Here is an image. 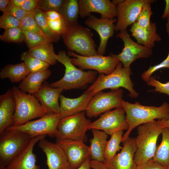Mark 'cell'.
I'll use <instances>...</instances> for the list:
<instances>
[{
    "label": "cell",
    "mask_w": 169,
    "mask_h": 169,
    "mask_svg": "<svg viewBox=\"0 0 169 169\" xmlns=\"http://www.w3.org/2000/svg\"><path fill=\"white\" fill-rule=\"evenodd\" d=\"M30 13L31 12H26L21 8L13 5L10 1L8 5L3 13V14L14 17L20 20Z\"/></svg>",
    "instance_id": "b9f144b4"
},
{
    "label": "cell",
    "mask_w": 169,
    "mask_h": 169,
    "mask_svg": "<svg viewBox=\"0 0 169 169\" xmlns=\"http://www.w3.org/2000/svg\"><path fill=\"white\" fill-rule=\"evenodd\" d=\"M156 28L155 23L151 22L150 28L146 29L140 27L135 22L132 25L130 30L138 44L152 49L155 42H160L161 40L160 36L156 32Z\"/></svg>",
    "instance_id": "cb8c5ba5"
},
{
    "label": "cell",
    "mask_w": 169,
    "mask_h": 169,
    "mask_svg": "<svg viewBox=\"0 0 169 169\" xmlns=\"http://www.w3.org/2000/svg\"><path fill=\"white\" fill-rule=\"evenodd\" d=\"M154 2V0H149L144 5L136 22L140 27L146 29L150 28V17L152 14L151 4Z\"/></svg>",
    "instance_id": "d590c367"
},
{
    "label": "cell",
    "mask_w": 169,
    "mask_h": 169,
    "mask_svg": "<svg viewBox=\"0 0 169 169\" xmlns=\"http://www.w3.org/2000/svg\"><path fill=\"white\" fill-rule=\"evenodd\" d=\"M0 38L1 41L8 43H21L24 41L23 31L19 27L5 30L0 35Z\"/></svg>",
    "instance_id": "8d00e7d4"
},
{
    "label": "cell",
    "mask_w": 169,
    "mask_h": 169,
    "mask_svg": "<svg viewBox=\"0 0 169 169\" xmlns=\"http://www.w3.org/2000/svg\"><path fill=\"white\" fill-rule=\"evenodd\" d=\"M30 71L25 63L15 64H8L1 69V79L8 78L11 82H18L23 80L29 73Z\"/></svg>",
    "instance_id": "4316f807"
},
{
    "label": "cell",
    "mask_w": 169,
    "mask_h": 169,
    "mask_svg": "<svg viewBox=\"0 0 169 169\" xmlns=\"http://www.w3.org/2000/svg\"><path fill=\"white\" fill-rule=\"evenodd\" d=\"M122 107L126 115L129 128L123 136V142L129 137L131 131L140 125L153 120H167L169 119V105L166 102L160 106H146L138 102L130 103L122 100Z\"/></svg>",
    "instance_id": "6da1fadb"
},
{
    "label": "cell",
    "mask_w": 169,
    "mask_h": 169,
    "mask_svg": "<svg viewBox=\"0 0 169 169\" xmlns=\"http://www.w3.org/2000/svg\"><path fill=\"white\" fill-rule=\"evenodd\" d=\"M56 58L57 60L65 66V74L61 79L51 83L50 87L63 90L80 89L96 79L97 72L85 71L77 68L71 63L65 51H59Z\"/></svg>",
    "instance_id": "3957f363"
},
{
    "label": "cell",
    "mask_w": 169,
    "mask_h": 169,
    "mask_svg": "<svg viewBox=\"0 0 169 169\" xmlns=\"http://www.w3.org/2000/svg\"><path fill=\"white\" fill-rule=\"evenodd\" d=\"M85 111L61 119L55 136L56 140H83L91 123L86 116Z\"/></svg>",
    "instance_id": "ba28073f"
},
{
    "label": "cell",
    "mask_w": 169,
    "mask_h": 169,
    "mask_svg": "<svg viewBox=\"0 0 169 169\" xmlns=\"http://www.w3.org/2000/svg\"><path fill=\"white\" fill-rule=\"evenodd\" d=\"M167 22L166 24V32L169 37V15L166 18Z\"/></svg>",
    "instance_id": "db71d44e"
},
{
    "label": "cell",
    "mask_w": 169,
    "mask_h": 169,
    "mask_svg": "<svg viewBox=\"0 0 169 169\" xmlns=\"http://www.w3.org/2000/svg\"><path fill=\"white\" fill-rule=\"evenodd\" d=\"M45 13L47 18L52 20L59 19L63 17L59 13L56 11H49Z\"/></svg>",
    "instance_id": "bcb514c9"
},
{
    "label": "cell",
    "mask_w": 169,
    "mask_h": 169,
    "mask_svg": "<svg viewBox=\"0 0 169 169\" xmlns=\"http://www.w3.org/2000/svg\"><path fill=\"white\" fill-rule=\"evenodd\" d=\"M123 91L120 88L109 92L100 91L92 98L85 111L89 118L95 117L114 108L122 107Z\"/></svg>",
    "instance_id": "8fae6325"
},
{
    "label": "cell",
    "mask_w": 169,
    "mask_h": 169,
    "mask_svg": "<svg viewBox=\"0 0 169 169\" xmlns=\"http://www.w3.org/2000/svg\"><path fill=\"white\" fill-rule=\"evenodd\" d=\"M93 137L90 141V157L92 160L105 162V152L108 135L103 131L91 129Z\"/></svg>",
    "instance_id": "d4e9b609"
},
{
    "label": "cell",
    "mask_w": 169,
    "mask_h": 169,
    "mask_svg": "<svg viewBox=\"0 0 169 169\" xmlns=\"http://www.w3.org/2000/svg\"><path fill=\"white\" fill-rule=\"evenodd\" d=\"M116 37L123 41L124 47L118 55H113L127 68H130L131 64L139 58H146L150 57L153 52L152 49L149 48L134 41L127 30L120 32Z\"/></svg>",
    "instance_id": "4fadbf2b"
},
{
    "label": "cell",
    "mask_w": 169,
    "mask_h": 169,
    "mask_svg": "<svg viewBox=\"0 0 169 169\" xmlns=\"http://www.w3.org/2000/svg\"><path fill=\"white\" fill-rule=\"evenodd\" d=\"M46 136H39L32 138L27 147L5 167V169H40L36 164L37 157L33 149L35 144Z\"/></svg>",
    "instance_id": "ffe728a7"
},
{
    "label": "cell",
    "mask_w": 169,
    "mask_h": 169,
    "mask_svg": "<svg viewBox=\"0 0 169 169\" xmlns=\"http://www.w3.org/2000/svg\"><path fill=\"white\" fill-rule=\"evenodd\" d=\"M38 142L39 147L46 156L48 169H72L63 150L56 142H50L45 138Z\"/></svg>",
    "instance_id": "2e32d148"
},
{
    "label": "cell",
    "mask_w": 169,
    "mask_h": 169,
    "mask_svg": "<svg viewBox=\"0 0 169 169\" xmlns=\"http://www.w3.org/2000/svg\"><path fill=\"white\" fill-rule=\"evenodd\" d=\"M149 0H124L116 6V23L114 31L121 32L126 30L135 23L144 5Z\"/></svg>",
    "instance_id": "5bb4252c"
},
{
    "label": "cell",
    "mask_w": 169,
    "mask_h": 169,
    "mask_svg": "<svg viewBox=\"0 0 169 169\" xmlns=\"http://www.w3.org/2000/svg\"><path fill=\"white\" fill-rule=\"evenodd\" d=\"M63 90L50 86H43L33 95L37 99L47 114H59V100Z\"/></svg>",
    "instance_id": "603a6c76"
},
{
    "label": "cell",
    "mask_w": 169,
    "mask_h": 169,
    "mask_svg": "<svg viewBox=\"0 0 169 169\" xmlns=\"http://www.w3.org/2000/svg\"><path fill=\"white\" fill-rule=\"evenodd\" d=\"M32 138L19 131L6 129L0 134V166L6 167L28 146Z\"/></svg>",
    "instance_id": "52a82bcc"
},
{
    "label": "cell",
    "mask_w": 169,
    "mask_h": 169,
    "mask_svg": "<svg viewBox=\"0 0 169 169\" xmlns=\"http://www.w3.org/2000/svg\"><path fill=\"white\" fill-rule=\"evenodd\" d=\"M167 169H169V166H168Z\"/></svg>",
    "instance_id": "6f0895ef"
},
{
    "label": "cell",
    "mask_w": 169,
    "mask_h": 169,
    "mask_svg": "<svg viewBox=\"0 0 169 169\" xmlns=\"http://www.w3.org/2000/svg\"><path fill=\"white\" fill-rule=\"evenodd\" d=\"M116 21L117 19L115 18H99L91 15L85 21V24L96 31L100 36V42L97 50L98 55H103L105 53L108 41L113 36L115 31L114 23Z\"/></svg>",
    "instance_id": "ac0fdd59"
},
{
    "label": "cell",
    "mask_w": 169,
    "mask_h": 169,
    "mask_svg": "<svg viewBox=\"0 0 169 169\" xmlns=\"http://www.w3.org/2000/svg\"><path fill=\"white\" fill-rule=\"evenodd\" d=\"M147 84L155 88L154 90L161 93H164L169 96V81L162 83L157 80L153 77H151L146 82Z\"/></svg>",
    "instance_id": "7bdbcfd3"
},
{
    "label": "cell",
    "mask_w": 169,
    "mask_h": 169,
    "mask_svg": "<svg viewBox=\"0 0 169 169\" xmlns=\"http://www.w3.org/2000/svg\"><path fill=\"white\" fill-rule=\"evenodd\" d=\"M132 74L130 68L122 66V64L120 62L110 74H100L92 84L85 91L94 96L104 89L113 90L123 87L129 91L130 97L136 98L138 95L133 88L134 85L130 77Z\"/></svg>",
    "instance_id": "277c9868"
},
{
    "label": "cell",
    "mask_w": 169,
    "mask_h": 169,
    "mask_svg": "<svg viewBox=\"0 0 169 169\" xmlns=\"http://www.w3.org/2000/svg\"><path fill=\"white\" fill-rule=\"evenodd\" d=\"M123 131H116L111 136L110 140L107 141L105 152V162L108 161L114 157L117 152L122 149V147L120 146L123 137Z\"/></svg>",
    "instance_id": "4dcf8cb0"
},
{
    "label": "cell",
    "mask_w": 169,
    "mask_h": 169,
    "mask_svg": "<svg viewBox=\"0 0 169 169\" xmlns=\"http://www.w3.org/2000/svg\"><path fill=\"white\" fill-rule=\"evenodd\" d=\"M90 165L93 169H109L104 163L96 160H91Z\"/></svg>",
    "instance_id": "7dc6e473"
},
{
    "label": "cell",
    "mask_w": 169,
    "mask_h": 169,
    "mask_svg": "<svg viewBox=\"0 0 169 169\" xmlns=\"http://www.w3.org/2000/svg\"><path fill=\"white\" fill-rule=\"evenodd\" d=\"M0 169H6L5 167H0Z\"/></svg>",
    "instance_id": "9f6ffc18"
},
{
    "label": "cell",
    "mask_w": 169,
    "mask_h": 169,
    "mask_svg": "<svg viewBox=\"0 0 169 169\" xmlns=\"http://www.w3.org/2000/svg\"><path fill=\"white\" fill-rule=\"evenodd\" d=\"M83 140H57L56 143L64 151L72 169L80 166L90 157L89 146Z\"/></svg>",
    "instance_id": "9a60e30c"
},
{
    "label": "cell",
    "mask_w": 169,
    "mask_h": 169,
    "mask_svg": "<svg viewBox=\"0 0 169 169\" xmlns=\"http://www.w3.org/2000/svg\"><path fill=\"white\" fill-rule=\"evenodd\" d=\"M163 127L169 128V119L167 120H158Z\"/></svg>",
    "instance_id": "f5cc1de1"
},
{
    "label": "cell",
    "mask_w": 169,
    "mask_h": 169,
    "mask_svg": "<svg viewBox=\"0 0 169 169\" xmlns=\"http://www.w3.org/2000/svg\"><path fill=\"white\" fill-rule=\"evenodd\" d=\"M49 27L56 35L62 36L70 26L66 20L63 17L59 19L52 20L46 18Z\"/></svg>",
    "instance_id": "74e56055"
},
{
    "label": "cell",
    "mask_w": 169,
    "mask_h": 169,
    "mask_svg": "<svg viewBox=\"0 0 169 169\" xmlns=\"http://www.w3.org/2000/svg\"><path fill=\"white\" fill-rule=\"evenodd\" d=\"M16 101L12 89L0 96V134L13 125Z\"/></svg>",
    "instance_id": "7402d4cb"
},
{
    "label": "cell",
    "mask_w": 169,
    "mask_h": 169,
    "mask_svg": "<svg viewBox=\"0 0 169 169\" xmlns=\"http://www.w3.org/2000/svg\"><path fill=\"white\" fill-rule=\"evenodd\" d=\"M166 5L164 12L162 15V18L164 19L166 18L169 15V0L165 1Z\"/></svg>",
    "instance_id": "f907efd6"
},
{
    "label": "cell",
    "mask_w": 169,
    "mask_h": 169,
    "mask_svg": "<svg viewBox=\"0 0 169 169\" xmlns=\"http://www.w3.org/2000/svg\"><path fill=\"white\" fill-rule=\"evenodd\" d=\"M59 13L70 25L78 24L79 15L78 0H65Z\"/></svg>",
    "instance_id": "f546056e"
},
{
    "label": "cell",
    "mask_w": 169,
    "mask_h": 169,
    "mask_svg": "<svg viewBox=\"0 0 169 169\" xmlns=\"http://www.w3.org/2000/svg\"><path fill=\"white\" fill-rule=\"evenodd\" d=\"M23 41L25 43L29 49L46 43L52 42L48 38L35 33L25 31H23Z\"/></svg>",
    "instance_id": "e575fe53"
},
{
    "label": "cell",
    "mask_w": 169,
    "mask_h": 169,
    "mask_svg": "<svg viewBox=\"0 0 169 169\" xmlns=\"http://www.w3.org/2000/svg\"><path fill=\"white\" fill-rule=\"evenodd\" d=\"M32 13L39 27L47 38L52 42L58 41L60 37L54 33L49 27L45 13L37 8Z\"/></svg>",
    "instance_id": "1f68e13d"
},
{
    "label": "cell",
    "mask_w": 169,
    "mask_h": 169,
    "mask_svg": "<svg viewBox=\"0 0 169 169\" xmlns=\"http://www.w3.org/2000/svg\"><path fill=\"white\" fill-rule=\"evenodd\" d=\"M161 134V141L157 147L152 160L167 168L169 165V128L163 127Z\"/></svg>",
    "instance_id": "f1b7e54d"
},
{
    "label": "cell",
    "mask_w": 169,
    "mask_h": 169,
    "mask_svg": "<svg viewBox=\"0 0 169 169\" xmlns=\"http://www.w3.org/2000/svg\"><path fill=\"white\" fill-rule=\"evenodd\" d=\"M79 15L81 18L89 17L90 13L101 14V18L111 19L117 16L116 6L109 0H79Z\"/></svg>",
    "instance_id": "d6986e66"
},
{
    "label": "cell",
    "mask_w": 169,
    "mask_h": 169,
    "mask_svg": "<svg viewBox=\"0 0 169 169\" xmlns=\"http://www.w3.org/2000/svg\"><path fill=\"white\" fill-rule=\"evenodd\" d=\"M166 167L152 159L145 163L137 165L135 169H167Z\"/></svg>",
    "instance_id": "ee69618b"
},
{
    "label": "cell",
    "mask_w": 169,
    "mask_h": 169,
    "mask_svg": "<svg viewBox=\"0 0 169 169\" xmlns=\"http://www.w3.org/2000/svg\"><path fill=\"white\" fill-rule=\"evenodd\" d=\"M20 22L19 27L23 31L33 32L47 38L39 27L32 12L25 16Z\"/></svg>",
    "instance_id": "836d02e7"
},
{
    "label": "cell",
    "mask_w": 169,
    "mask_h": 169,
    "mask_svg": "<svg viewBox=\"0 0 169 169\" xmlns=\"http://www.w3.org/2000/svg\"><path fill=\"white\" fill-rule=\"evenodd\" d=\"M124 0H113L111 2L115 6H116L117 5L122 3Z\"/></svg>",
    "instance_id": "11a10c76"
},
{
    "label": "cell",
    "mask_w": 169,
    "mask_h": 169,
    "mask_svg": "<svg viewBox=\"0 0 169 169\" xmlns=\"http://www.w3.org/2000/svg\"><path fill=\"white\" fill-rule=\"evenodd\" d=\"M26 0H11L10 2L13 5L21 8Z\"/></svg>",
    "instance_id": "816d5d0a"
},
{
    "label": "cell",
    "mask_w": 169,
    "mask_h": 169,
    "mask_svg": "<svg viewBox=\"0 0 169 169\" xmlns=\"http://www.w3.org/2000/svg\"><path fill=\"white\" fill-rule=\"evenodd\" d=\"M121 151L110 160L104 163L109 169H135L137 165L134 159L136 147L134 138H128L122 142Z\"/></svg>",
    "instance_id": "e0dca14e"
},
{
    "label": "cell",
    "mask_w": 169,
    "mask_h": 169,
    "mask_svg": "<svg viewBox=\"0 0 169 169\" xmlns=\"http://www.w3.org/2000/svg\"><path fill=\"white\" fill-rule=\"evenodd\" d=\"M163 126L155 120L137 127V136L135 138L136 149L134 159L137 165L152 159L156 149V143Z\"/></svg>",
    "instance_id": "7a4b0ae2"
},
{
    "label": "cell",
    "mask_w": 169,
    "mask_h": 169,
    "mask_svg": "<svg viewBox=\"0 0 169 169\" xmlns=\"http://www.w3.org/2000/svg\"><path fill=\"white\" fill-rule=\"evenodd\" d=\"M93 35L90 29L78 24L69 26L62 37L68 49L81 56H90L98 55Z\"/></svg>",
    "instance_id": "5b68a950"
},
{
    "label": "cell",
    "mask_w": 169,
    "mask_h": 169,
    "mask_svg": "<svg viewBox=\"0 0 169 169\" xmlns=\"http://www.w3.org/2000/svg\"><path fill=\"white\" fill-rule=\"evenodd\" d=\"M163 68L169 69V51L168 55L165 59L158 64L150 66L146 71L142 74L141 75L142 79L147 82L154 72Z\"/></svg>",
    "instance_id": "60d3db41"
},
{
    "label": "cell",
    "mask_w": 169,
    "mask_h": 169,
    "mask_svg": "<svg viewBox=\"0 0 169 169\" xmlns=\"http://www.w3.org/2000/svg\"><path fill=\"white\" fill-rule=\"evenodd\" d=\"M30 56L37 58L50 65L55 64L57 61L52 42L30 49L27 51Z\"/></svg>",
    "instance_id": "83f0119b"
},
{
    "label": "cell",
    "mask_w": 169,
    "mask_h": 169,
    "mask_svg": "<svg viewBox=\"0 0 169 169\" xmlns=\"http://www.w3.org/2000/svg\"><path fill=\"white\" fill-rule=\"evenodd\" d=\"M128 128L125 111L122 107H120L105 112L99 119L91 122L88 129H98L111 135L119 131L127 130Z\"/></svg>",
    "instance_id": "7c38bea8"
},
{
    "label": "cell",
    "mask_w": 169,
    "mask_h": 169,
    "mask_svg": "<svg viewBox=\"0 0 169 169\" xmlns=\"http://www.w3.org/2000/svg\"><path fill=\"white\" fill-rule=\"evenodd\" d=\"M49 69L36 72L29 73L22 80L18 88L21 91L33 95L41 87L43 82L50 75Z\"/></svg>",
    "instance_id": "484cf974"
},
{
    "label": "cell",
    "mask_w": 169,
    "mask_h": 169,
    "mask_svg": "<svg viewBox=\"0 0 169 169\" xmlns=\"http://www.w3.org/2000/svg\"><path fill=\"white\" fill-rule=\"evenodd\" d=\"M10 0H0V10L3 13L8 5Z\"/></svg>",
    "instance_id": "681fc988"
},
{
    "label": "cell",
    "mask_w": 169,
    "mask_h": 169,
    "mask_svg": "<svg viewBox=\"0 0 169 169\" xmlns=\"http://www.w3.org/2000/svg\"><path fill=\"white\" fill-rule=\"evenodd\" d=\"M30 73L40 72L46 70L49 65L41 60L29 55L27 52L23 53L21 56Z\"/></svg>",
    "instance_id": "d6a6232c"
},
{
    "label": "cell",
    "mask_w": 169,
    "mask_h": 169,
    "mask_svg": "<svg viewBox=\"0 0 169 169\" xmlns=\"http://www.w3.org/2000/svg\"><path fill=\"white\" fill-rule=\"evenodd\" d=\"M68 54L69 56L73 57L70 59L71 63L80 69H94L105 75L112 73L120 62L113 54L108 56L97 55L84 56L71 51H69Z\"/></svg>",
    "instance_id": "30bf717a"
},
{
    "label": "cell",
    "mask_w": 169,
    "mask_h": 169,
    "mask_svg": "<svg viewBox=\"0 0 169 169\" xmlns=\"http://www.w3.org/2000/svg\"><path fill=\"white\" fill-rule=\"evenodd\" d=\"M91 158L87 159L80 166L75 169H93L90 166Z\"/></svg>",
    "instance_id": "c3c4849f"
},
{
    "label": "cell",
    "mask_w": 169,
    "mask_h": 169,
    "mask_svg": "<svg viewBox=\"0 0 169 169\" xmlns=\"http://www.w3.org/2000/svg\"><path fill=\"white\" fill-rule=\"evenodd\" d=\"M12 89L16 103L13 125L23 124L47 114L33 95L27 94L15 86Z\"/></svg>",
    "instance_id": "8992f818"
},
{
    "label": "cell",
    "mask_w": 169,
    "mask_h": 169,
    "mask_svg": "<svg viewBox=\"0 0 169 169\" xmlns=\"http://www.w3.org/2000/svg\"><path fill=\"white\" fill-rule=\"evenodd\" d=\"M20 20L15 17L3 14L0 17V28L5 30L19 27Z\"/></svg>",
    "instance_id": "ab89813d"
},
{
    "label": "cell",
    "mask_w": 169,
    "mask_h": 169,
    "mask_svg": "<svg viewBox=\"0 0 169 169\" xmlns=\"http://www.w3.org/2000/svg\"><path fill=\"white\" fill-rule=\"evenodd\" d=\"M38 0H26L21 8L27 12H33L37 8Z\"/></svg>",
    "instance_id": "f6af8a7d"
},
{
    "label": "cell",
    "mask_w": 169,
    "mask_h": 169,
    "mask_svg": "<svg viewBox=\"0 0 169 169\" xmlns=\"http://www.w3.org/2000/svg\"><path fill=\"white\" fill-rule=\"evenodd\" d=\"M65 0H38L37 8L45 13L54 11L59 13Z\"/></svg>",
    "instance_id": "f35d334b"
},
{
    "label": "cell",
    "mask_w": 169,
    "mask_h": 169,
    "mask_svg": "<svg viewBox=\"0 0 169 169\" xmlns=\"http://www.w3.org/2000/svg\"><path fill=\"white\" fill-rule=\"evenodd\" d=\"M61 119L59 114H47L38 119L29 121L21 125H12L7 129L24 132L32 138L41 135L55 137Z\"/></svg>",
    "instance_id": "9c48e42d"
},
{
    "label": "cell",
    "mask_w": 169,
    "mask_h": 169,
    "mask_svg": "<svg viewBox=\"0 0 169 169\" xmlns=\"http://www.w3.org/2000/svg\"><path fill=\"white\" fill-rule=\"evenodd\" d=\"M93 96L91 93L85 91L75 98H68L61 94L59 98V114L61 119L86 111Z\"/></svg>",
    "instance_id": "44dd1931"
}]
</instances>
